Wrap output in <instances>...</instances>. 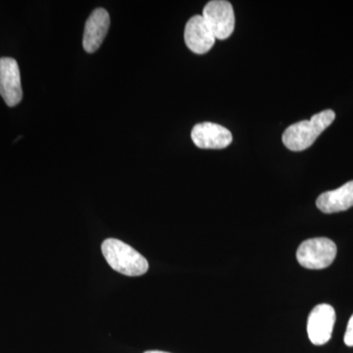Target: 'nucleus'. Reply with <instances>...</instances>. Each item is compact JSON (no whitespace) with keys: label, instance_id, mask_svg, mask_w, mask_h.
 I'll list each match as a JSON object with an SVG mask.
<instances>
[{"label":"nucleus","instance_id":"8","mask_svg":"<svg viewBox=\"0 0 353 353\" xmlns=\"http://www.w3.org/2000/svg\"><path fill=\"white\" fill-rule=\"evenodd\" d=\"M215 36L201 15L188 21L185 28V43L196 54L208 53L214 46Z\"/></svg>","mask_w":353,"mask_h":353},{"label":"nucleus","instance_id":"10","mask_svg":"<svg viewBox=\"0 0 353 353\" xmlns=\"http://www.w3.org/2000/svg\"><path fill=\"white\" fill-rule=\"evenodd\" d=\"M316 205L327 214L341 212L353 206V181H350L341 188L329 190L318 197Z\"/></svg>","mask_w":353,"mask_h":353},{"label":"nucleus","instance_id":"9","mask_svg":"<svg viewBox=\"0 0 353 353\" xmlns=\"http://www.w3.org/2000/svg\"><path fill=\"white\" fill-rule=\"evenodd\" d=\"M110 26V16L105 9L97 8L90 14L83 32V50L94 53L101 48Z\"/></svg>","mask_w":353,"mask_h":353},{"label":"nucleus","instance_id":"1","mask_svg":"<svg viewBox=\"0 0 353 353\" xmlns=\"http://www.w3.org/2000/svg\"><path fill=\"white\" fill-rule=\"evenodd\" d=\"M336 114L331 109L315 114L310 120L290 125L283 134V143L292 152H303L315 143L318 137L331 126Z\"/></svg>","mask_w":353,"mask_h":353},{"label":"nucleus","instance_id":"12","mask_svg":"<svg viewBox=\"0 0 353 353\" xmlns=\"http://www.w3.org/2000/svg\"><path fill=\"white\" fill-rule=\"evenodd\" d=\"M145 353H169V352H160V350H148V352H145Z\"/></svg>","mask_w":353,"mask_h":353},{"label":"nucleus","instance_id":"4","mask_svg":"<svg viewBox=\"0 0 353 353\" xmlns=\"http://www.w3.org/2000/svg\"><path fill=\"white\" fill-rule=\"evenodd\" d=\"M202 17L210 28L216 39H226L233 34L234 12L233 6L226 0L209 1L203 8Z\"/></svg>","mask_w":353,"mask_h":353},{"label":"nucleus","instance_id":"6","mask_svg":"<svg viewBox=\"0 0 353 353\" xmlns=\"http://www.w3.org/2000/svg\"><path fill=\"white\" fill-rule=\"evenodd\" d=\"M336 312L329 304H319L311 311L308 317L307 333L309 340L315 345L328 343L332 338Z\"/></svg>","mask_w":353,"mask_h":353},{"label":"nucleus","instance_id":"11","mask_svg":"<svg viewBox=\"0 0 353 353\" xmlns=\"http://www.w3.org/2000/svg\"><path fill=\"white\" fill-rule=\"evenodd\" d=\"M345 343L347 347H353V315L347 324V332L345 334Z\"/></svg>","mask_w":353,"mask_h":353},{"label":"nucleus","instance_id":"5","mask_svg":"<svg viewBox=\"0 0 353 353\" xmlns=\"http://www.w3.org/2000/svg\"><path fill=\"white\" fill-rule=\"evenodd\" d=\"M0 95L9 108H14L22 101L19 66L13 58H0Z\"/></svg>","mask_w":353,"mask_h":353},{"label":"nucleus","instance_id":"3","mask_svg":"<svg viewBox=\"0 0 353 353\" xmlns=\"http://www.w3.org/2000/svg\"><path fill=\"white\" fill-rule=\"evenodd\" d=\"M336 256V245L326 238L304 241L296 252V259L301 266L310 270H321L333 263Z\"/></svg>","mask_w":353,"mask_h":353},{"label":"nucleus","instance_id":"7","mask_svg":"<svg viewBox=\"0 0 353 353\" xmlns=\"http://www.w3.org/2000/svg\"><path fill=\"white\" fill-rule=\"evenodd\" d=\"M192 139L202 150H223L233 141L232 132L215 123L203 122L192 130Z\"/></svg>","mask_w":353,"mask_h":353},{"label":"nucleus","instance_id":"2","mask_svg":"<svg viewBox=\"0 0 353 353\" xmlns=\"http://www.w3.org/2000/svg\"><path fill=\"white\" fill-rule=\"evenodd\" d=\"M101 250L109 266L123 275L139 277L150 268L148 260L124 241L108 239L102 243Z\"/></svg>","mask_w":353,"mask_h":353}]
</instances>
